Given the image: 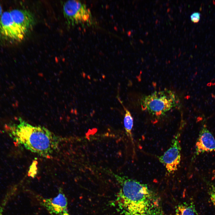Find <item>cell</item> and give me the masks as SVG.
<instances>
[{
  "label": "cell",
  "instance_id": "obj_1",
  "mask_svg": "<svg viewBox=\"0 0 215 215\" xmlns=\"http://www.w3.org/2000/svg\"><path fill=\"white\" fill-rule=\"evenodd\" d=\"M119 186L116 198L123 215H164L160 199L146 184L125 176L114 174Z\"/></svg>",
  "mask_w": 215,
  "mask_h": 215
},
{
  "label": "cell",
  "instance_id": "obj_2",
  "mask_svg": "<svg viewBox=\"0 0 215 215\" xmlns=\"http://www.w3.org/2000/svg\"><path fill=\"white\" fill-rule=\"evenodd\" d=\"M5 129L16 145L45 158H50L61 142L60 137L47 128L33 126L21 118L17 123L6 125Z\"/></svg>",
  "mask_w": 215,
  "mask_h": 215
},
{
  "label": "cell",
  "instance_id": "obj_3",
  "mask_svg": "<svg viewBox=\"0 0 215 215\" xmlns=\"http://www.w3.org/2000/svg\"><path fill=\"white\" fill-rule=\"evenodd\" d=\"M176 98L175 94L169 90L155 91L143 96L141 100L143 110L156 116L165 114L175 106Z\"/></svg>",
  "mask_w": 215,
  "mask_h": 215
},
{
  "label": "cell",
  "instance_id": "obj_4",
  "mask_svg": "<svg viewBox=\"0 0 215 215\" xmlns=\"http://www.w3.org/2000/svg\"><path fill=\"white\" fill-rule=\"evenodd\" d=\"M63 11L67 24L74 25L79 24H90L92 16L86 5L76 0H69L63 4Z\"/></svg>",
  "mask_w": 215,
  "mask_h": 215
},
{
  "label": "cell",
  "instance_id": "obj_5",
  "mask_svg": "<svg viewBox=\"0 0 215 215\" xmlns=\"http://www.w3.org/2000/svg\"><path fill=\"white\" fill-rule=\"evenodd\" d=\"M179 137L178 135L175 137L169 148L159 157L160 162L170 173L177 170L180 162L181 147Z\"/></svg>",
  "mask_w": 215,
  "mask_h": 215
},
{
  "label": "cell",
  "instance_id": "obj_6",
  "mask_svg": "<svg viewBox=\"0 0 215 215\" xmlns=\"http://www.w3.org/2000/svg\"><path fill=\"white\" fill-rule=\"evenodd\" d=\"M0 34L6 39L19 42L26 34L13 21L9 12L3 13L0 18Z\"/></svg>",
  "mask_w": 215,
  "mask_h": 215
},
{
  "label": "cell",
  "instance_id": "obj_7",
  "mask_svg": "<svg viewBox=\"0 0 215 215\" xmlns=\"http://www.w3.org/2000/svg\"><path fill=\"white\" fill-rule=\"evenodd\" d=\"M39 203L51 214L61 215L67 210V198L62 189H60L56 196L53 198H41Z\"/></svg>",
  "mask_w": 215,
  "mask_h": 215
},
{
  "label": "cell",
  "instance_id": "obj_8",
  "mask_svg": "<svg viewBox=\"0 0 215 215\" xmlns=\"http://www.w3.org/2000/svg\"><path fill=\"white\" fill-rule=\"evenodd\" d=\"M9 12L14 22L26 34L33 27L35 23L34 17L29 10L14 9Z\"/></svg>",
  "mask_w": 215,
  "mask_h": 215
},
{
  "label": "cell",
  "instance_id": "obj_9",
  "mask_svg": "<svg viewBox=\"0 0 215 215\" xmlns=\"http://www.w3.org/2000/svg\"><path fill=\"white\" fill-rule=\"evenodd\" d=\"M196 154L206 152L215 151V139L205 125L201 130L196 143Z\"/></svg>",
  "mask_w": 215,
  "mask_h": 215
},
{
  "label": "cell",
  "instance_id": "obj_10",
  "mask_svg": "<svg viewBox=\"0 0 215 215\" xmlns=\"http://www.w3.org/2000/svg\"><path fill=\"white\" fill-rule=\"evenodd\" d=\"M175 215H196L194 204L192 202H183L176 206Z\"/></svg>",
  "mask_w": 215,
  "mask_h": 215
},
{
  "label": "cell",
  "instance_id": "obj_11",
  "mask_svg": "<svg viewBox=\"0 0 215 215\" xmlns=\"http://www.w3.org/2000/svg\"><path fill=\"white\" fill-rule=\"evenodd\" d=\"M125 113L124 119L125 129L127 136L133 144V139L132 134V130L133 126V119L130 112L124 107Z\"/></svg>",
  "mask_w": 215,
  "mask_h": 215
},
{
  "label": "cell",
  "instance_id": "obj_12",
  "mask_svg": "<svg viewBox=\"0 0 215 215\" xmlns=\"http://www.w3.org/2000/svg\"><path fill=\"white\" fill-rule=\"evenodd\" d=\"M14 189L9 191L6 194L3 201L0 205V215H3L4 208L10 198L12 196L15 190Z\"/></svg>",
  "mask_w": 215,
  "mask_h": 215
},
{
  "label": "cell",
  "instance_id": "obj_13",
  "mask_svg": "<svg viewBox=\"0 0 215 215\" xmlns=\"http://www.w3.org/2000/svg\"><path fill=\"white\" fill-rule=\"evenodd\" d=\"M208 193L210 198L215 208V184H211L208 189Z\"/></svg>",
  "mask_w": 215,
  "mask_h": 215
},
{
  "label": "cell",
  "instance_id": "obj_14",
  "mask_svg": "<svg viewBox=\"0 0 215 215\" xmlns=\"http://www.w3.org/2000/svg\"><path fill=\"white\" fill-rule=\"evenodd\" d=\"M190 18L192 22L194 23H198L200 18V14L198 12H194L191 15Z\"/></svg>",
  "mask_w": 215,
  "mask_h": 215
},
{
  "label": "cell",
  "instance_id": "obj_15",
  "mask_svg": "<svg viewBox=\"0 0 215 215\" xmlns=\"http://www.w3.org/2000/svg\"><path fill=\"white\" fill-rule=\"evenodd\" d=\"M211 85H215V79H212L211 82Z\"/></svg>",
  "mask_w": 215,
  "mask_h": 215
},
{
  "label": "cell",
  "instance_id": "obj_16",
  "mask_svg": "<svg viewBox=\"0 0 215 215\" xmlns=\"http://www.w3.org/2000/svg\"><path fill=\"white\" fill-rule=\"evenodd\" d=\"M61 215H71L70 214H69L67 210L64 212Z\"/></svg>",
  "mask_w": 215,
  "mask_h": 215
},
{
  "label": "cell",
  "instance_id": "obj_17",
  "mask_svg": "<svg viewBox=\"0 0 215 215\" xmlns=\"http://www.w3.org/2000/svg\"><path fill=\"white\" fill-rule=\"evenodd\" d=\"M2 10L1 6L0 4V18L2 14Z\"/></svg>",
  "mask_w": 215,
  "mask_h": 215
},
{
  "label": "cell",
  "instance_id": "obj_18",
  "mask_svg": "<svg viewBox=\"0 0 215 215\" xmlns=\"http://www.w3.org/2000/svg\"><path fill=\"white\" fill-rule=\"evenodd\" d=\"M207 86H211V82H209L208 83L207 85Z\"/></svg>",
  "mask_w": 215,
  "mask_h": 215
},
{
  "label": "cell",
  "instance_id": "obj_19",
  "mask_svg": "<svg viewBox=\"0 0 215 215\" xmlns=\"http://www.w3.org/2000/svg\"><path fill=\"white\" fill-rule=\"evenodd\" d=\"M212 96L213 98H215V95L212 94Z\"/></svg>",
  "mask_w": 215,
  "mask_h": 215
}]
</instances>
